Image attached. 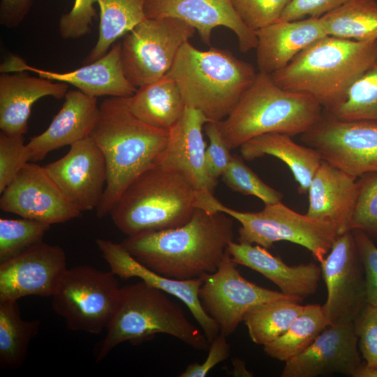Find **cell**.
Masks as SVG:
<instances>
[{
    "label": "cell",
    "instance_id": "6da1fadb",
    "mask_svg": "<svg viewBox=\"0 0 377 377\" xmlns=\"http://www.w3.org/2000/svg\"><path fill=\"white\" fill-rule=\"evenodd\" d=\"M229 215L197 208L182 226L128 236L121 244L139 263L169 278L188 280L216 272L233 241Z\"/></svg>",
    "mask_w": 377,
    "mask_h": 377
},
{
    "label": "cell",
    "instance_id": "7a4b0ae2",
    "mask_svg": "<svg viewBox=\"0 0 377 377\" xmlns=\"http://www.w3.org/2000/svg\"><path fill=\"white\" fill-rule=\"evenodd\" d=\"M89 137L104 156L107 182L96 216L109 214L128 185L158 163L168 130L149 126L130 110L128 97H110L99 105V116Z\"/></svg>",
    "mask_w": 377,
    "mask_h": 377
},
{
    "label": "cell",
    "instance_id": "3957f363",
    "mask_svg": "<svg viewBox=\"0 0 377 377\" xmlns=\"http://www.w3.org/2000/svg\"><path fill=\"white\" fill-rule=\"evenodd\" d=\"M376 58L377 39L355 40L327 35L271 76L279 87L306 95L331 112L346 101L352 85Z\"/></svg>",
    "mask_w": 377,
    "mask_h": 377
},
{
    "label": "cell",
    "instance_id": "277c9868",
    "mask_svg": "<svg viewBox=\"0 0 377 377\" xmlns=\"http://www.w3.org/2000/svg\"><path fill=\"white\" fill-rule=\"evenodd\" d=\"M168 73L176 81L186 106L215 122L229 115L257 75L250 63L228 50L211 47L202 51L189 41L181 47Z\"/></svg>",
    "mask_w": 377,
    "mask_h": 377
},
{
    "label": "cell",
    "instance_id": "5b68a950",
    "mask_svg": "<svg viewBox=\"0 0 377 377\" xmlns=\"http://www.w3.org/2000/svg\"><path fill=\"white\" fill-rule=\"evenodd\" d=\"M168 295L142 281L121 287L105 337L95 346L96 362L121 343L139 345L157 334L172 336L196 350L209 348L204 333Z\"/></svg>",
    "mask_w": 377,
    "mask_h": 377
},
{
    "label": "cell",
    "instance_id": "8992f818",
    "mask_svg": "<svg viewBox=\"0 0 377 377\" xmlns=\"http://www.w3.org/2000/svg\"><path fill=\"white\" fill-rule=\"evenodd\" d=\"M323 112L311 97L284 89L270 74L259 72L232 112L217 124L231 150L265 133L302 135L320 119Z\"/></svg>",
    "mask_w": 377,
    "mask_h": 377
},
{
    "label": "cell",
    "instance_id": "52a82bcc",
    "mask_svg": "<svg viewBox=\"0 0 377 377\" xmlns=\"http://www.w3.org/2000/svg\"><path fill=\"white\" fill-rule=\"evenodd\" d=\"M198 208L196 191L179 172L156 164L134 179L109 214L127 236L186 223Z\"/></svg>",
    "mask_w": 377,
    "mask_h": 377
},
{
    "label": "cell",
    "instance_id": "ba28073f",
    "mask_svg": "<svg viewBox=\"0 0 377 377\" xmlns=\"http://www.w3.org/2000/svg\"><path fill=\"white\" fill-rule=\"evenodd\" d=\"M209 211L223 212L239 222L238 242L266 249L280 241L293 242L307 249L320 263L339 235L333 224L299 214L281 201L248 212L228 207L215 198Z\"/></svg>",
    "mask_w": 377,
    "mask_h": 377
},
{
    "label": "cell",
    "instance_id": "9c48e42d",
    "mask_svg": "<svg viewBox=\"0 0 377 377\" xmlns=\"http://www.w3.org/2000/svg\"><path fill=\"white\" fill-rule=\"evenodd\" d=\"M120 289L111 271L88 265L67 268L52 296V306L70 330L98 334L112 318Z\"/></svg>",
    "mask_w": 377,
    "mask_h": 377
},
{
    "label": "cell",
    "instance_id": "30bf717a",
    "mask_svg": "<svg viewBox=\"0 0 377 377\" xmlns=\"http://www.w3.org/2000/svg\"><path fill=\"white\" fill-rule=\"evenodd\" d=\"M196 30L178 18H145L125 35L121 57L126 78L139 88L171 68L179 50Z\"/></svg>",
    "mask_w": 377,
    "mask_h": 377
},
{
    "label": "cell",
    "instance_id": "8fae6325",
    "mask_svg": "<svg viewBox=\"0 0 377 377\" xmlns=\"http://www.w3.org/2000/svg\"><path fill=\"white\" fill-rule=\"evenodd\" d=\"M301 140L355 179L377 172V121L342 119L323 110Z\"/></svg>",
    "mask_w": 377,
    "mask_h": 377
},
{
    "label": "cell",
    "instance_id": "7c38bea8",
    "mask_svg": "<svg viewBox=\"0 0 377 377\" xmlns=\"http://www.w3.org/2000/svg\"><path fill=\"white\" fill-rule=\"evenodd\" d=\"M226 250L217 270L206 274L199 297L206 312L217 323L220 333L232 334L252 308L270 301L302 300L258 286L244 278Z\"/></svg>",
    "mask_w": 377,
    "mask_h": 377
},
{
    "label": "cell",
    "instance_id": "4fadbf2b",
    "mask_svg": "<svg viewBox=\"0 0 377 377\" xmlns=\"http://www.w3.org/2000/svg\"><path fill=\"white\" fill-rule=\"evenodd\" d=\"M320 268L327 288L322 307L329 325L354 322L367 301L364 269L353 230L338 236Z\"/></svg>",
    "mask_w": 377,
    "mask_h": 377
},
{
    "label": "cell",
    "instance_id": "5bb4252c",
    "mask_svg": "<svg viewBox=\"0 0 377 377\" xmlns=\"http://www.w3.org/2000/svg\"><path fill=\"white\" fill-rule=\"evenodd\" d=\"M0 209L50 225L77 218L73 206L44 166L28 162L1 193Z\"/></svg>",
    "mask_w": 377,
    "mask_h": 377
},
{
    "label": "cell",
    "instance_id": "9a60e30c",
    "mask_svg": "<svg viewBox=\"0 0 377 377\" xmlns=\"http://www.w3.org/2000/svg\"><path fill=\"white\" fill-rule=\"evenodd\" d=\"M208 121L200 111L186 106L182 116L168 130V144L158 163L182 174L198 194V208L205 210L214 198L218 182L206 166L202 128Z\"/></svg>",
    "mask_w": 377,
    "mask_h": 377
},
{
    "label": "cell",
    "instance_id": "2e32d148",
    "mask_svg": "<svg viewBox=\"0 0 377 377\" xmlns=\"http://www.w3.org/2000/svg\"><path fill=\"white\" fill-rule=\"evenodd\" d=\"M66 269V256L61 246L36 244L0 263V301L30 295L52 297Z\"/></svg>",
    "mask_w": 377,
    "mask_h": 377
},
{
    "label": "cell",
    "instance_id": "e0dca14e",
    "mask_svg": "<svg viewBox=\"0 0 377 377\" xmlns=\"http://www.w3.org/2000/svg\"><path fill=\"white\" fill-rule=\"evenodd\" d=\"M45 168L68 201L80 212L96 209L107 182L103 154L91 137L70 146L61 158Z\"/></svg>",
    "mask_w": 377,
    "mask_h": 377
},
{
    "label": "cell",
    "instance_id": "ac0fdd59",
    "mask_svg": "<svg viewBox=\"0 0 377 377\" xmlns=\"http://www.w3.org/2000/svg\"><path fill=\"white\" fill-rule=\"evenodd\" d=\"M354 322L330 325L303 352L285 362L281 377L341 374L354 377L362 364Z\"/></svg>",
    "mask_w": 377,
    "mask_h": 377
},
{
    "label": "cell",
    "instance_id": "d6986e66",
    "mask_svg": "<svg viewBox=\"0 0 377 377\" xmlns=\"http://www.w3.org/2000/svg\"><path fill=\"white\" fill-rule=\"evenodd\" d=\"M96 244L110 271L123 280L137 277L147 284L173 295L190 310L211 343L220 332L217 323L206 312L199 297L204 276L177 280L163 276L135 260L120 244L105 239H96Z\"/></svg>",
    "mask_w": 377,
    "mask_h": 377
},
{
    "label": "cell",
    "instance_id": "ffe728a7",
    "mask_svg": "<svg viewBox=\"0 0 377 377\" xmlns=\"http://www.w3.org/2000/svg\"><path fill=\"white\" fill-rule=\"evenodd\" d=\"M145 13L147 18L171 17L186 22L207 45L211 43L213 29L225 27L235 34L242 52L257 45L256 31L242 20L231 0H147Z\"/></svg>",
    "mask_w": 377,
    "mask_h": 377
},
{
    "label": "cell",
    "instance_id": "44dd1931",
    "mask_svg": "<svg viewBox=\"0 0 377 377\" xmlns=\"http://www.w3.org/2000/svg\"><path fill=\"white\" fill-rule=\"evenodd\" d=\"M121 43H115L100 59L69 72H54L31 66L15 56L1 64V73L29 71L39 77L70 84L84 94L98 97H130L137 91L126 78L121 57Z\"/></svg>",
    "mask_w": 377,
    "mask_h": 377
},
{
    "label": "cell",
    "instance_id": "7402d4cb",
    "mask_svg": "<svg viewBox=\"0 0 377 377\" xmlns=\"http://www.w3.org/2000/svg\"><path fill=\"white\" fill-rule=\"evenodd\" d=\"M99 116L96 97L68 91L64 102L47 128L27 144L30 161L43 160L50 151L89 136Z\"/></svg>",
    "mask_w": 377,
    "mask_h": 377
},
{
    "label": "cell",
    "instance_id": "603a6c76",
    "mask_svg": "<svg viewBox=\"0 0 377 377\" xmlns=\"http://www.w3.org/2000/svg\"><path fill=\"white\" fill-rule=\"evenodd\" d=\"M358 190L357 179L323 160L307 192L306 214L333 224L339 235L351 231Z\"/></svg>",
    "mask_w": 377,
    "mask_h": 377
},
{
    "label": "cell",
    "instance_id": "cb8c5ba5",
    "mask_svg": "<svg viewBox=\"0 0 377 377\" xmlns=\"http://www.w3.org/2000/svg\"><path fill=\"white\" fill-rule=\"evenodd\" d=\"M267 249L233 241L227 248L234 263L260 273L282 293L303 300L316 293L322 276L320 267L313 263L290 266Z\"/></svg>",
    "mask_w": 377,
    "mask_h": 377
},
{
    "label": "cell",
    "instance_id": "d4e9b609",
    "mask_svg": "<svg viewBox=\"0 0 377 377\" xmlns=\"http://www.w3.org/2000/svg\"><path fill=\"white\" fill-rule=\"evenodd\" d=\"M68 84L24 71L2 73L0 75V128L10 136H22L34 103L45 96L64 98Z\"/></svg>",
    "mask_w": 377,
    "mask_h": 377
},
{
    "label": "cell",
    "instance_id": "484cf974",
    "mask_svg": "<svg viewBox=\"0 0 377 377\" xmlns=\"http://www.w3.org/2000/svg\"><path fill=\"white\" fill-rule=\"evenodd\" d=\"M259 72L272 74L286 66L302 50L327 36L320 17L277 21L256 31Z\"/></svg>",
    "mask_w": 377,
    "mask_h": 377
},
{
    "label": "cell",
    "instance_id": "4316f807",
    "mask_svg": "<svg viewBox=\"0 0 377 377\" xmlns=\"http://www.w3.org/2000/svg\"><path fill=\"white\" fill-rule=\"evenodd\" d=\"M291 137L277 132L260 135L243 143L240 153L246 161L266 155L279 158L293 173L299 193L306 194L323 160L316 149L298 145Z\"/></svg>",
    "mask_w": 377,
    "mask_h": 377
},
{
    "label": "cell",
    "instance_id": "83f0119b",
    "mask_svg": "<svg viewBox=\"0 0 377 377\" xmlns=\"http://www.w3.org/2000/svg\"><path fill=\"white\" fill-rule=\"evenodd\" d=\"M131 112L153 127L169 130L182 116L186 105L175 79L167 73L142 86L128 97Z\"/></svg>",
    "mask_w": 377,
    "mask_h": 377
},
{
    "label": "cell",
    "instance_id": "f1b7e54d",
    "mask_svg": "<svg viewBox=\"0 0 377 377\" xmlns=\"http://www.w3.org/2000/svg\"><path fill=\"white\" fill-rule=\"evenodd\" d=\"M147 0H98L100 23L98 40L83 63H91L105 55L114 43L127 34L145 17Z\"/></svg>",
    "mask_w": 377,
    "mask_h": 377
},
{
    "label": "cell",
    "instance_id": "f546056e",
    "mask_svg": "<svg viewBox=\"0 0 377 377\" xmlns=\"http://www.w3.org/2000/svg\"><path fill=\"white\" fill-rule=\"evenodd\" d=\"M18 300L0 301V366L16 369L24 362L31 341L40 327L38 320H25Z\"/></svg>",
    "mask_w": 377,
    "mask_h": 377
},
{
    "label": "cell",
    "instance_id": "4dcf8cb0",
    "mask_svg": "<svg viewBox=\"0 0 377 377\" xmlns=\"http://www.w3.org/2000/svg\"><path fill=\"white\" fill-rule=\"evenodd\" d=\"M320 18L327 35L355 40L377 39L374 0H350Z\"/></svg>",
    "mask_w": 377,
    "mask_h": 377
},
{
    "label": "cell",
    "instance_id": "1f68e13d",
    "mask_svg": "<svg viewBox=\"0 0 377 377\" xmlns=\"http://www.w3.org/2000/svg\"><path fill=\"white\" fill-rule=\"evenodd\" d=\"M328 325L322 306L306 305L282 335L264 346V352L286 362L306 349Z\"/></svg>",
    "mask_w": 377,
    "mask_h": 377
},
{
    "label": "cell",
    "instance_id": "d6a6232c",
    "mask_svg": "<svg viewBox=\"0 0 377 377\" xmlns=\"http://www.w3.org/2000/svg\"><path fill=\"white\" fill-rule=\"evenodd\" d=\"M304 307L291 300L270 301L250 309L243 321L252 341L264 346L282 335Z\"/></svg>",
    "mask_w": 377,
    "mask_h": 377
},
{
    "label": "cell",
    "instance_id": "836d02e7",
    "mask_svg": "<svg viewBox=\"0 0 377 377\" xmlns=\"http://www.w3.org/2000/svg\"><path fill=\"white\" fill-rule=\"evenodd\" d=\"M331 113L342 119L377 121V58L352 85L346 101Z\"/></svg>",
    "mask_w": 377,
    "mask_h": 377
},
{
    "label": "cell",
    "instance_id": "e575fe53",
    "mask_svg": "<svg viewBox=\"0 0 377 377\" xmlns=\"http://www.w3.org/2000/svg\"><path fill=\"white\" fill-rule=\"evenodd\" d=\"M51 225L29 219H0V263L43 242Z\"/></svg>",
    "mask_w": 377,
    "mask_h": 377
},
{
    "label": "cell",
    "instance_id": "d590c367",
    "mask_svg": "<svg viewBox=\"0 0 377 377\" xmlns=\"http://www.w3.org/2000/svg\"><path fill=\"white\" fill-rule=\"evenodd\" d=\"M242 157L232 155L229 165L221 176L224 184L231 190L246 195H253L265 205L281 201L282 193L266 184L243 161Z\"/></svg>",
    "mask_w": 377,
    "mask_h": 377
},
{
    "label": "cell",
    "instance_id": "8d00e7d4",
    "mask_svg": "<svg viewBox=\"0 0 377 377\" xmlns=\"http://www.w3.org/2000/svg\"><path fill=\"white\" fill-rule=\"evenodd\" d=\"M357 181L358 196L350 230L377 237V172L364 175Z\"/></svg>",
    "mask_w": 377,
    "mask_h": 377
},
{
    "label": "cell",
    "instance_id": "74e56055",
    "mask_svg": "<svg viewBox=\"0 0 377 377\" xmlns=\"http://www.w3.org/2000/svg\"><path fill=\"white\" fill-rule=\"evenodd\" d=\"M237 13L256 31L279 20L290 0H231Z\"/></svg>",
    "mask_w": 377,
    "mask_h": 377
},
{
    "label": "cell",
    "instance_id": "f35d334b",
    "mask_svg": "<svg viewBox=\"0 0 377 377\" xmlns=\"http://www.w3.org/2000/svg\"><path fill=\"white\" fill-rule=\"evenodd\" d=\"M22 136L0 133V193L29 162V156Z\"/></svg>",
    "mask_w": 377,
    "mask_h": 377
},
{
    "label": "cell",
    "instance_id": "ab89813d",
    "mask_svg": "<svg viewBox=\"0 0 377 377\" xmlns=\"http://www.w3.org/2000/svg\"><path fill=\"white\" fill-rule=\"evenodd\" d=\"M354 325L364 364L377 367V306L367 304L354 320Z\"/></svg>",
    "mask_w": 377,
    "mask_h": 377
},
{
    "label": "cell",
    "instance_id": "60d3db41",
    "mask_svg": "<svg viewBox=\"0 0 377 377\" xmlns=\"http://www.w3.org/2000/svg\"><path fill=\"white\" fill-rule=\"evenodd\" d=\"M98 0H75L72 9L64 14L59 22V31L64 39H77L91 32L96 13L94 4Z\"/></svg>",
    "mask_w": 377,
    "mask_h": 377
},
{
    "label": "cell",
    "instance_id": "b9f144b4",
    "mask_svg": "<svg viewBox=\"0 0 377 377\" xmlns=\"http://www.w3.org/2000/svg\"><path fill=\"white\" fill-rule=\"evenodd\" d=\"M353 232L364 269L367 304L377 306V246L365 232L359 230Z\"/></svg>",
    "mask_w": 377,
    "mask_h": 377
},
{
    "label": "cell",
    "instance_id": "7bdbcfd3",
    "mask_svg": "<svg viewBox=\"0 0 377 377\" xmlns=\"http://www.w3.org/2000/svg\"><path fill=\"white\" fill-rule=\"evenodd\" d=\"M205 131L209 140L205 151L206 166L209 175L217 179L227 170L232 154L221 136L217 122H207Z\"/></svg>",
    "mask_w": 377,
    "mask_h": 377
},
{
    "label": "cell",
    "instance_id": "ee69618b",
    "mask_svg": "<svg viewBox=\"0 0 377 377\" xmlns=\"http://www.w3.org/2000/svg\"><path fill=\"white\" fill-rule=\"evenodd\" d=\"M350 0H290L279 21H293L305 16L320 17Z\"/></svg>",
    "mask_w": 377,
    "mask_h": 377
},
{
    "label": "cell",
    "instance_id": "f6af8a7d",
    "mask_svg": "<svg viewBox=\"0 0 377 377\" xmlns=\"http://www.w3.org/2000/svg\"><path fill=\"white\" fill-rule=\"evenodd\" d=\"M230 355V345L227 337L220 333L210 343L207 357L202 364L194 362L187 366L179 377H205L209 371Z\"/></svg>",
    "mask_w": 377,
    "mask_h": 377
},
{
    "label": "cell",
    "instance_id": "bcb514c9",
    "mask_svg": "<svg viewBox=\"0 0 377 377\" xmlns=\"http://www.w3.org/2000/svg\"><path fill=\"white\" fill-rule=\"evenodd\" d=\"M32 0H1L0 22L8 28L18 26L29 11Z\"/></svg>",
    "mask_w": 377,
    "mask_h": 377
},
{
    "label": "cell",
    "instance_id": "7dc6e473",
    "mask_svg": "<svg viewBox=\"0 0 377 377\" xmlns=\"http://www.w3.org/2000/svg\"><path fill=\"white\" fill-rule=\"evenodd\" d=\"M233 369L232 370L234 376H253L252 373L249 371L245 367V364L239 359L233 360Z\"/></svg>",
    "mask_w": 377,
    "mask_h": 377
},
{
    "label": "cell",
    "instance_id": "c3c4849f",
    "mask_svg": "<svg viewBox=\"0 0 377 377\" xmlns=\"http://www.w3.org/2000/svg\"><path fill=\"white\" fill-rule=\"evenodd\" d=\"M354 377H377V367H370L362 364L356 371Z\"/></svg>",
    "mask_w": 377,
    "mask_h": 377
}]
</instances>
